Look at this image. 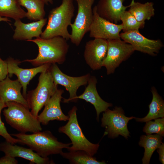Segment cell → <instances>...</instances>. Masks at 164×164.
Instances as JSON below:
<instances>
[{
  "label": "cell",
  "instance_id": "obj_1",
  "mask_svg": "<svg viewBox=\"0 0 164 164\" xmlns=\"http://www.w3.org/2000/svg\"><path fill=\"white\" fill-rule=\"evenodd\" d=\"M66 39L60 36L44 39L40 37L29 41L36 43L38 47L37 56L33 59H26L22 62H27L35 67L45 64L63 63L65 61L69 45Z\"/></svg>",
  "mask_w": 164,
  "mask_h": 164
},
{
  "label": "cell",
  "instance_id": "obj_2",
  "mask_svg": "<svg viewBox=\"0 0 164 164\" xmlns=\"http://www.w3.org/2000/svg\"><path fill=\"white\" fill-rule=\"evenodd\" d=\"M73 0H62L61 4L52 9L49 13L47 25L40 37L47 39L60 36L70 39L68 28L74 15Z\"/></svg>",
  "mask_w": 164,
  "mask_h": 164
},
{
  "label": "cell",
  "instance_id": "obj_3",
  "mask_svg": "<svg viewBox=\"0 0 164 164\" xmlns=\"http://www.w3.org/2000/svg\"><path fill=\"white\" fill-rule=\"evenodd\" d=\"M19 140V143L26 145L36 152L39 155L44 158L50 155L60 154L63 149H67L71 143H64L49 131H39L30 135L20 133L11 134Z\"/></svg>",
  "mask_w": 164,
  "mask_h": 164
},
{
  "label": "cell",
  "instance_id": "obj_4",
  "mask_svg": "<svg viewBox=\"0 0 164 164\" xmlns=\"http://www.w3.org/2000/svg\"><path fill=\"white\" fill-rule=\"evenodd\" d=\"M5 104L7 108L3 110V114L7 123L12 127L24 133L42 131L40 123L28 108L14 101Z\"/></svg>",
  "mask_w": 164,
  "mask_h": 164
},
{
  "label": "cell",
  "instance_id": "obj_5",
  "mask_svg": "<svg viewBox=\"0 0 164 164\" xmlns=\"http://www.w3.org/2000/svg\"><path fill=\"white\" fill-rule=\"evenodd\" d=\"M36 88L28 91L26 100L31 112L37 117L39 111L46 104L58 89L49 70L41 73Z\"/></svg>",
  "mask_w": 164,
  "mask_h": 164
},
{
  "label": "cell",
  "instance_id": "obj_6",
  "mask_svg": "<svg viewBox=\"0 0 164 164\" xmlns=\"http://www.w3.org/2000/svg\"><path fill=\"white\" fill-rule=\"evenodd\" d=\"M77 110V108L74 106L70 110L68 122L65 125L60 127L58 131L65 134L70 139L72 145L67 149L69 151L82 150L93 156L97 152L99 144L91 142L84 135L78 122Z\"/></svg>",
  "mask_w": 164,
  "mask_h": 164
},
{
  "label": "cell",
  "instance_id": "obj_7",
  "mask_svg": "<svg viewBox=\"0 0 164 164\" xmlns=\"http://www.w3.org/2000/svg\"><path fill=\"white\" fill-rule=\"evenodd\" d=\"M78 5L77 14L70 26L71 32L70 39L72 43L78 46L85 34L89 32L93 20L92 6L95 0H76Z\"/></svg>",
  "mask_w": 164,
  "mask_h": 164
},
{
  "label": "cell",
  "instance_id": "obj_8",
  "mask_svg": "<svg viewBox=\"0 0 164 164\" xmlns=\"http://www.w3.org/2000/svg\"><path fill=\"white\" fill-rule=\"evenodd\" d=\"M135 118L126 116L122 108L115 107L112 110L108 108L103 113L101 126L105 128L104 134L110 138H114L120 135L127 138L130 136L128 123Z\"/></svg>",
  "mask_w": 164,
  "mask_h": 164
},
{
  "label": "cell",
  "instance_id": "obj_9",
  "mask_svg": "<svg viewBox=\"0 0 164 164\" xmlns=\"http://www.w3.org/2000/svg\"><path fill=\"white\" fill-rule=\"evenodd\" d=\"M107 55L103 67H105L107 75L114 73L123 61L127 60L135 51L132 46L121 39H108Z\"/></svg>",
  "mask_w": 164,
  "mask_h": 164
},
{
  "label": "cell",
  "instance_id": "obj_10",
  "mask_svg": "<svg viewBox=\"0 0 164 164\" xmlns=\"http://www.w3.org/2000/svg\"><path fill=\"white\" fill-rule=\"evenodd\" d=\"M49 70L55 84L64 86L69 93V97L64 99V103L77 101V90L80 86H85L88 83L91 76L90 73L78 77L68 76L63 73L56 63L51 64Z\"/></svg>",
  "mask_w": 164,
  "mask_h": 164
},
{
  "label": "cell",
  "instance_id": "obj_11",
  "mask_svg": "<svg viewBox=\"0 0 164 164\" xmlns=\"http://www.w3.org/2000/svg\"><path fill=\"white\" fill-rule=\"evenodd\" d=\"M120 36L121 39L131 45L135 51L152 56L157 55L163 46L160 39H148L141 34L139 30L123 32L120 34Z\"/></svg>",
  "mask_w": 164,
  "mask_h": 164
},
{
  "label": "cell",
  "instance_id": "obj_12",
  "mask_svg": "<svg viewBox=\"0 0 164 164\" xmlns=\"http://www.w3.org/2000/svg\"><path fill=\"white\" fill-rule=\"evenodd\" d=\"M93 12V20L89 31L90 37L107 40L121 39L120 34L123 29L122 24H117L101 17L97 12L95 6Z\"/></svg>",
  "mask_w": 164,
  "mask_h": 164
},
{
  "label": "cell",
  "instance_id": "obj_13",
  "mask_svg": "<svg viewBox=\"0 0 164 164\" xmlns=\"http://www.w3.org/2000/svg\"><path fill=\"white\" fill-rule=\"evenodd\" d=\"M108 47V40L103 39L95 38L86 43L84 57L86 63L92 70H98L103 67Z\"/></svg>",
  "mask_w": 164,
  "mask_h": 164
},
{
  "label": "cell",
  "instance_id": "obj_14",
  "mask_svg": "<svg viewBox=\"0 0 164 164\" xmlns=\"http://www.w3.org/2000/svg\"><path fill=\"white\" fill-rule=\"evenodd\" d=\"M8 67V75L11 77L15 75L21 84L22 88V95L26 99L27 96V86L30 81L39 73H41L48 69L51 65L47 63L30 69H24L19 67L22 62L19 60L12 57L6 60Z\"/></svg>",
  "mask_w": 164,
  "mask_h": 164
},
{
  "label": "cell",
  "instance_id": "obj_15",
  "mask_svg": "<svg viewBox=\"0 0 164 164\" xmlns=\"http://www.w3.org/2000/svg\"><path fill=\"white\" fill-rule=\"evenodd\" d=\"M64 91L62 89H57L45 105L43 111L37 116L38 120L42 125H46L51 121H68V116L63 112L60 103L62 98V95Z\"/></svg>",
  "mask_w": 164,
  "mask_h": 164
},
{
  "label": "cell",
  "instance_id": "obj_16",
  "mask_svg": "<svg viewBox=\"0 0 164 164\" xmlns=\"http://www.w3.org/2000/svg\"><path fill=\"white\" fill-rule=\"evenodd\" d=\"M0 151L5 155L12 157H19L30 161V163L36 164H54L52 160L47 157L43 158L34 152L30 148L28 149L12 144L6 141L0 143Z\"/></svg>",
  "mask_w": 164,
  "mask_h": 164
},
{
  "label": "cell",
  "instance_id": "obj_17",
  "mask_svg": "<svg viewBox=\"0 0 164 164\" xmlns=\"http://www.w3.org/2000/svg\"><path fill=\"white\" fill-rule=\"evenodd\" d=\"M125 0H99L95 5L98 14L103 18L115 24L121 21L122 14L129 7L125 6Z\"/></svg>",
  "mask_w": 164,
  "mask_h": 164
},
{
  "label": "cell",
  "instance_id": "obj_18",
  "mask_svg": "<svg viewBox=\"0 0 164 164\" xmlns=\"http://www.w3.org/2000/svg\"><path fill=\"white\" fill-rule=\"evenodd\" d=\"M47 20L46 18H43L28 23L22 22L20 19L15 20L14 26L15 28L13 39L18 40L29 41L33 37H40L43 32V28L46 23Z\"/></svg>",
  "mask_w": 164,
  "mask_h": 164
},
{
  "label": "cell",
  "instance_id": "obj_19",
  "mask_svg": "<svg viewBox=\"0 0 164 164\" xmlns=\"http://www.w3.org/2000/svg\"><path fill=\"white\" fill-rule=\"evenodd\" d=\"M22 88V85L18 79L11 80L8 75L0 81V98L5 103L14 101L29 108L26 99L21 93Z\"/></svg>",
  "mask_w": 164,
  "mask_h": 164
},
{
  "label": "cell",
  "instance_id": "obj_20",
  "mask_svg": "<svg viewBox=\"0 0 164 164\" xmlns=\"http://www.w3.org/2000/svg\"><path fill=\"white\" fill-rule=\"evenodd\" d=\"M97 82L96 77L91 76L84 91L80 96H77L76 98L77 100L78 99L84 100L93 104L96 110V119L98 121L100 114L112 107V104L104 101L100 97L96 89Z\"/></svg>",
  "mask_w": 164,
  "mask_h": 164
},
{
  "label": "cell",
  "instance_id": "obj_21",
  "mask_svg": "<svg viewBox=\"0 0 164 164\" xmlns=\"http://www.w3.org/2000/svg\"><path fill=\"white\" fill-rule=\"evenodd\" d=\"M151 91L152 98L149 105V112L143 118H135V119L137 121L146 122L153 119L164 117V102L163 99L154 87H152Z\"/></svg>",
  "mask_w": 164,
  "mask_h": 164
},
{
  "label": "cell",
  "instance_id": "obj_22",
  "mask_svg": "<svg viewBox=\"0 0 164 164\" xmlns=\"http://www.w3.org/2000/svg\"><path fill=\"white\" fill-rule=\"evenodd\" d=\"M162 137L158 134H147L140 138L138 144L145 149L144 156L142 159L143 164H149L154 151L160 145Z\"/></svg>",
  "mask_w": 164,
  "mask_h": 164
},
{
  "label": "cell",
  "instance_id": "obj_23",
  "mask_svg": "<svg viewBox=\"0 0 164 164\" xmlns=\"http://www.w3.org/2000/svg\"><path fill=\"white\" fill-rule=\"evenodd\" d=\"M26 16V12L21 8L18 0H0V16L15 20Z\"/></svg>",
  "mask_w": 164,
  "mask_h": 164
},
{
  "label": "cell",
  "instance_id": "obj_24",
  "mask_svg": "<svg viewBox=\"0 0 164 164\" xmlns=\"http://www.w3.org/2000/svg\"><path fill=\"white\" fill-rule=\"evenodd\" d=\"M129 7L128 11L139 22H143L146 20H149L155 14L154 3L152 2L142 3L132 0Z\"/></svg>",
  "mask_w": 164,
  "mask_h": 164
},
{
  "label": "cell",
  "instance_id": "obj_25",
  "mask_svg": "<svg viewBox=\"0 0 164 164\" xmlns=\"http://www.w3.org/2000/svg\"><path fill=\"white\" fill-rule=\"evenodd\" d=\"M21 6L27 9L26 17L28 19L37 21L44 18L46 13L44 10L45 2L43 0H18Z\"/></svg>",
  "mask_w": 164,
  "mask_h": 164
},
{
  "label": "cell",
  "instance_id": "obj_26",
  "mask_svg": "<svg viewBox=\"0 0 164 164\" xmlns=\"http://www.w3.org/2000/svg\"><path fill=\"white\" fill-rule=\"evenodd\" d=\"M60 154L63 158L68 159L70 163L75 164H104V161H98L95 157L82 150L70 151L68 152H62Z\"/></svg>",
  "mask_w": 164,
  "mask_h": 164
},
{
  "label": "cell",
  "instance_id": "obj_27",
  "mask_svg": "<svg viewBox=\"0 0 164 164\" xmlns=\"http://www.w3.org/2000/svg\"><path fill=\"white\" fill-rule=\"evenodd\" d=\"M120 20L122 22V30L123 32L139 30V29L143 28L145 26V22L138 21L128 11L125 10L122 14Z\"/></svg>",
  "mask_w": 164,
  "mask_h": 164
},
{
  "label": "cell",
  "instance_id": "obj_28",
  "mask_svg": "<svg viewBox=\"0 0 164 164\" xmlns=\"http://www.w3.org/2000/svg\"><path fill=\"white\" fill-rule=\"evenodd\" d=\"M143 128V131L146 134L156 133L162 137L164 136V118H156L154 121H149Z\"/></svg>",
  "mask_w": 164,
  "mask_h": 164
},
{
  "label": "cell",
  "instance_id": "obj_29",
  "mask_svg": "<svg viewBox=\"0 0 164 164\" xmlns=\"http://www.w3.org/2000/svg\"><path fill=\"white\" fill-rule=\"evenodd\" d=\"M7 107L6 105L1 98H0V136H2L5 141L12 144L19 143V140L17 138H13L8 132L4 123L2 121L1 113L2 109Z\"/></svg>",
  "mask_w": 164,
  "mask_h": 164
},
{
  "label": "cell",
  "instance_id": "obj_30",
  "mask_svg": "<svg viewBox=\"0 0 164 164\" xmlns=\"http://www.w3.org/2000/svg\"><path fill=\"white\" fill-rule=\"evenodd\" d=\"M8 75V64L6 60L0 57V81L4 80Z\"/></svg>",
  "mask_w": 164,
  "mask_h": 164
},
{
  "label": "cell",
  "instance_id": "obj_31",
  "mask_svg": "<svg viewBox=\"0 0 164 164\" xmlns=\"http://www.w3.org/2000/svg\"><path fill=\"white\" fill-rule=\"evenodd\" d=\"M18 161L15 158L12 157L9 155H5L0 158V164H17Z\"/></svg>",
  "mask_w": 164,
  "mask_h": 164
},
{
  "label": "cell",
  "instance_id": "obj_32",
  "mask_svg": "<svg viewBox=\"0 0 164 164\" xmlns=\"http://www.w3.org/2000/svg\"><path fill=\"white\" fill-rule=\"evenodd\" d=\"M157 152L159 155V160L162 164H164V144L162 142L157 149Z\"/></svg>",
  "mask_w": 164,
  "mask_h": 164
},
{
  "label": "cell",
  "instance_id": "obj_33",
  "mask_svg": "<svg viewBox=\"0 0 164 164\" xmlns=\"http://www.w3.org/2000/svg\"><path fill=\"white\" fill-rule=\"evenodd\" d=\"M10 22V20L8 18L6 17H2L0 16V22Z\"/></svg>",
  "mask_w": 164,
  "mask_h": 164
},
{
  "label": "cell",
  "instance_id": "obj_34",
  "mask_svg": "<svg viewBox=\"0 0 164 164\" xmlns=\"http://www.w3.org/2000/svg\"><path fill=\"white\" fill-rule=\"evenodd\" d=\"M44 1L45 4L48 5L49 3H50L51 4H52L53 3V0H43Z\"/></svg>",
  "mask_w": 164,
  "mask_h": 164
},
{
  "label": "cell",
  "instance_id": "obj_35",
  "mask_svg": "<svg viewBox=\"0 0 164 164\" xmlns=\"http://www.w3.org/2000/svg\"><path fill=\"white\" fill-rule=\"evenodd\" d=\"M76 1V0H75Z\"/></svg>",
  "mask_w": 164,
  "mask_h": 164
}]
</instances>
